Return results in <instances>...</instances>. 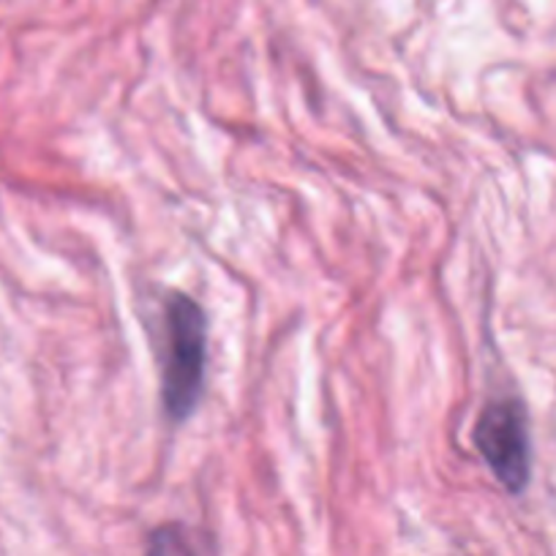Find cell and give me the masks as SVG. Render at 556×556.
Wrapping results in <instances>:
<instances>
[{"mask_svg": "<svg viewBox=\"0 0 556 556\" xmlns=\"http://www.w3.org/2000/svg\"><path fill=\"white\" fill-rule=\"evenodd\" d=\"M205 308L184 292H169L164 301L162 401L173 420H186L194 412L205 384Z\"/></svg>", "mask_w": 556, "mask_h": 556, "instance_id": "6da1fadb", "label": "cell"}, {"mask_svg": "<svg viewBox=\"0 0 556 556\" xmlns=\"http://www.w3.org/2000/svg\"><path fill=\"white\" fill-rule=\"evenodd\" d=\"M472 440L494 478L510 494H521L532 472V447H529L527 412L521 401L500 399L491 401L480 412Z\"/></svg>", "mask_w": 556, "mask_h": 556, "instance_id": "7a4b0ae2", "label": "cell"}, {"mask_svg": "<svg viewBox=\"0 0 556 556\" xmlns=\"http://www.w3.org/2000/svg\"><path fill=\"white\" fill-rule=\"evenodd\" d=\"M146 556H197L194 532L184 523H164L148 538Z\"/></svg>", "mask_w": 556, "mask_h": 556, "instance_id": "3957f363", "label": "cell"}]
</instances>
